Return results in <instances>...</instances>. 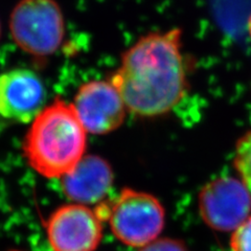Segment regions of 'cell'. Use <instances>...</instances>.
<instances>
[{
  "instance_id": "6da1fadb",
  "label": "cell",
  "mask_w": 251,
  "mask_h": 251,
  "mask_svg": "<svg viewBox=\"0 0 251 251\" xmlns=\"http://www.w3.org/2000/svg\"><path fill=\"white\" fill-rule=\"evenodd\" d=\"M128 112L139 117L172 111L187 92L182 30L174 27L141 36L126 50L110 76Z\"/></svg>"
},
{
  "instance_id": "7a4b0ae2",
  "label": "cell",
  "mask_w": 251,
  "mask_h": 251,
  "mask_svg": "<svg viewBox=\"0 0 251 251\" xmlns=\"http://www.w3.org/2000/svg\"><path fill=\"white\" fill-rule=\"evenodd\" d=\"M87 135L73 103L58 97L31 122L22 151L37 174L62 179L84 158Z\"/></svg>"
},
{
  "instance_id": "3957f363",
  "label": "cell",
  "mask_w": 251,
  "mask_h": 251,
  "mask_svg": "<svg viewBox=\"0 0 251 251\" xmlns=\"http://www.w3.org/2000/svg\"><path fill=\"white\" fill-rule=\"evenodd\" d=\"M98 215L108 221L114 237L124 245L143 248L161 233L166 211L153 195L125 187L113 200L96 206Z\"/></svg>"
},
{
  "instance_id": "277c9868",
  "label": "cell",
  "mask_w": 251,
  "mask_h": 251,
  "mask_svg": "<svg viewBox=\"0 0 251 251\" xmlns=\"http://www.w3.org/2000/svg\"><path fill=\"white\" fill-rule=\"evenodd\" d=\"M13 40L37 58L56 52L65 36V20L56 0H20L10 17Z\"/></svg>"
},
{
  "instance_id": "5b68a950",
  "label": "cell",
  "mask_w": 251,
  "mask_h": 251,
  "mask_svg": "<svg viewBox=\"0 0 251 251\" xmlns=\"http://www.w3.org/2000/svg\"><path fill=\"white\" fill-rule=\"evenodd\" d=\"M103 222L96 208L69 203L52 211L44 229L52 251H96L103 239Z\"/></svg>"
},
{
  "instance_id": "8992f818",
  "label": "cell",
  "mask_w": 251,
  "mask_h": 251,
  "mask_svg": "<svg viewBox=\"0 0 251 251\" xmlns=\"http://www.w3.org/2000/svg\"><path fill=\"white\" fill-rule=\"evenodd\" d=\"M241 179L221 177L204 185L199 194L201 218L211 229L234 231L251 214V194Z\"/></svg>"
},
{
  "instance_id": "52a82bcc",
  "label": "cell",
  "mask_w": 251,
  "mask_h": 251,
  "mask_svg": "<svg viewBox=\"0 0 251 251\" xmlns=\"http://www.w3.org/2000/svg\"><path fill=\"white\" fill-rule=\"evenodd\" d=\"M73 105L86 131L93 135H105L119 129L128 112L110 80L84 83L77 89Z\"/></svg>"
},
{
  "instance_id": "ba28073f",
  "label": "cell",
  "mask_w": 251,
  "mask_h": 251,
  "mask_svg": "<svg viewBox=\"0 0 251 251\" xmlns=\"http://www.w3.org/2000/svg\"><path fill=\"white\" fill-rule=\"evenodd\" d=\"M44 85L34 72L25 68L0 74V116L16 123H31L45 107Z\"/></svg>"
},
{
  "instance_id": "9c48e42d",
  "label": "cell",
  "mask_w": 251,
  "mask_h": 251,
  "mask_svg": "<svg viewBox=\"0 0 251 251\" xmlns=\"http://www.w3.org/2000/svg\"><path fill=\"white\" fill-rule=\"evenodd\" d=\"M113 181L111 164L99 155H85L77 166L61 179V186L70 201L91 206L106 201Z\"/></svg>"
},
{
  "instance_id": "30bf717a",
  "label": "cell",
  "mask_w": 251,
  "mask_h": 251,
  "mask_svg": "<svg viewBox=\"0 0 251 251\" xmlns=\"http://www.w3.org/2000/svg\"><path fill=\"white\" fill-rule=\"evenodd\" d=\"M233 163L241 180L251 191V130L238 140Z\"/></svg>"
},
{
  "instance_id": "8fae6325",
  "label": "cell",
  "mask_w": 251,
  "mask_h": 251,
  "mask_svg": "<svg viewBox=\"0 0 251 251\" xmlns=\"http://www.w3.org/2000/svg\"><path fill=\"white\" fill-rule=\"evenodd\" d=\"M230 249L231 251H251V216L233 231Z\"/></svg>"
},
{
  "instance_id": "7c38bea8",
  "label": "cell",
  "mask_w": 251,
  "mask_h": 251,
  "mask_svg": "<svg viewBox=\"0 0 251 251\" xmlns=\"http://www.w3.org/2000/svg\"><path fill=\"white\" fill-rule=\"evenodd\" d=\"M138 251H191L182 241L171 238H161L140 248Z\"/></svg>"
},
{
  "instance_id": "4fadbf2b",
  "label": "cell",
  "mask_w": 251,
  "mask_h": 251,
  "mask_svg": "<svg viewBox=\"0 0 251 251\" xmlns=\"http://www.w3.org/2000/svg\"><path fill=\"white\" fill-rule=\"evenodd\" d=\"M247 31H248V35L251 39V13L248 17V20H247Z\"/></svg>"
},
{
  "instance_id": "5bb4252c",
  "label": "cell",
  "mask_w": 251,
  "mask_h": 251,
  "mask_svg": "<svg viewBox=\"0 0 251 251\" xmlns=\"http://www.w3.org/2000/svg\"><path fill=\"white\" fill-rule=\"evenodd\" d=\"M9 251H23V250H19V249H13V250H9Z\"/></svg>"
}]
</instances>
